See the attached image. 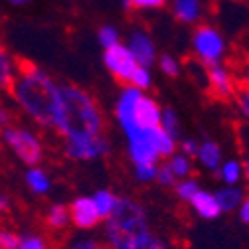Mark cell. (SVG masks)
Segmentation results:
<instances>
[{
	"label": "cell",
	"mask_w": 249,
	"mask_h": 249,
	"mask_svg": "<svg viewBox=\"0 0 249 249\" xmlns=\"http://www.w3.org/2000/svg\"><path fill=\"white\" fill-rule=\"evenodd\" d=\"M14 105L42 129L53 131V123L61 105V83L40 66L22 64L8 87Z\"/></svg>",
	"instance_id": "obj_1"
},
{
	"label": "cell",
	"mask_w": 249,
	"mask_h": 249,
	"mask_svg": "<svg viewBox=\"0 0 249 249\" xmlns=\"http://www.w3.org/2000/svg\"><path fill=\"white\" fill-rule=\"evenodd\" d=\"M105 131V113L87 89L75 83H61V105L53 123V133L61 139L97 137Z\"/></svg>",
	"instance_id": "obj_2"
},
{
	"label": "cell",
	"mask_w": 249,
	"mask_h": 249,
	"mask_svg": "<svg viewBox=\"0 0 249 249\" xmlns=\"http://www.w3.org/2000/svg\"><path fill=\"white\" fill-rule=\"evenodd\" d=\"M162 107L146 91L124 85L115 103V119L124 137L160 127Z\"/></svg>",
	"instance_id": "obj_3"
},
{
	"label": "cell",
	"mask_w": 249,
	"mask_h": 249,
	"mask_svg": "<svg viewBox=\"0 0 249 249\" xmlns=\"http://www.w3.org/2000/svg\"><path fill=\"white\" fill-rule=\"evenodd\" d=\"M146 230H150V226L142 204H139L135 198L129 196H119V204L115 212L103 222V243L115 249L123 241H127L129 237L139 235Z\"/></svg>",
	"instance_id": "obj_4"
},
{
	"label": "cell",
	"mask_w": 249,
	"mask_h": 249,
	"mask_svg": "<svg viewBox=\"0 0 249 249\" xmlns=\"http://www.w3.org/2000/svg\"><path fill=\"white\" fill-rule=\"evenodd\" d=\"M0 144L24 166H38L44 160V142L30 127L14 123L6 129H0Z\"/></svg>",
	"instance_id": "obj_5"
},
{
	"label": "cell",
	"mask_w": 249,
	"mask_h": 249,
	"mask_svg": "<svg viewBox=\"0 0 249 249\" xmlns=\"http://www.w3.org/2000/svg\"><path fill=\"white\" fill-rule=\"evenodd\" d=\"M192 52L200 66L212 68L217 64H226L228 42L215 26L198 24L192 34Z\"/></svg>",
	"instance_id": "obj_6"
},
{
	"label": "cell",
	"mask_w": 249,
	"mask_h": 249,
	"mask_svg": "<svg viewBox=\"0 0 249 249\" xmlns=\"http://www.w3.org/2000/svg\"><path fill=\"white\" fill-rule=\"evenodd\" d=\"M66 159L75 162H93L111 152V142L105 135L85 137V139H64L61 144Z\"/></svg>",
	"instance_id": "obj_7"
},
{
	"label": "cell",
	"mask_w": 249,
	"mask_h": 249,
	"mask_svg": "<svg viewBox=\"0 0 249 249\" xmlns=\"http://www.w3.org/2000/svg\"><path fill=\"white\" fill-rule=\"evenodd\" d=\"M206 87L210 91V95L217 101H231L235 91H237V79L228 64H217L212 68H206L204 73Z\"/></svg>",
	"instance_id": "obj_8"
},
{
	"label": "cell",
	"mask_w": 249,
	"mask_h": 249,
	"mask_svg": "<svg viewBox=\"0 0 249 249\" xmlns=\"http://www.w3.org/2000/svg\"><path fill=\"white\" fill-rule=\"evenodd\" d=\"M103 64H105L107 71L123 85H129L135 70L139 68L133 53L129 52V48L124 44H115V46L103 50Z\"/></svg>",
	"instance_id": "obj_9"
},
{
	"label": "cell",
	"mask_w": 249,
	"mask_h": 249,
	"mask_svg": "<svg viewBox=\"0 0 249 249\" xmlns=\"http://www.w3.org/2000/svg\"><path fill=\"white\" fill-rule=\"evenodd\" d=\"M70 210V220L71 226L79 231H91L95 230L97 226L103 224V220L99 217L95 204H93L91 196H77L68 204Z\"/></svg>",
	"instance_id": "obj_10"
},
{
	"label": "cell",
	"mask_w": 249,
	"mask_h": 249,
	"mask_svg": "<svg viewBox=\"0 0 249 249\" xmlns=\"http://www.w3.org/2000/svg\"><path fill=\"white\" fill-rule=\"evenodd\" d=\"M124 46L129 48V52L133 53V57H135V61L139 66L152 68L154 64H157V59H159L157 46H154L152 36L146 32L144 28H135L129 34V40Z\"/></svg>",
	"instance_id": "obj_11"
},
{
	"label": "cell",
	"mask_w": 249,
	"mask_h": 249,
	"mask_svg": "<svg viewBox=\"0 0 249 249\" xmlns=\"http://www.w3.org/2000/svg\"><path fill=\"white\" fill-rule=\"evenodd\" d=\"M172 16L184 26H198L204 18L202 0H172Z\"/></svg>",
	"instance_id": "obj_12"
},
{
	"label": "cell",
	"mask_w": 249,
	"mask_h": 249,
	"mask_svg": "<svg viewBox=\"0 0 249 249\" xmlns=\"http://www.w3.org/2000/svg\"><path fill=\"white\" fill-rule=\"evenodd\" d=\"M24 184L26 188L32 192L34 196H48L52 192V176L46 168H42L40 164L38 166H26V172H24Z\"/></svg>",
	"instance_id": "obj_13"
},
{
	"label": "cell",
	"mask_w": 249,
	"mask_h": 249,
	"mask_svg": "<svg viewBox=\"0 0 249 249\" xmlns=\"http://www.w3.org/2000/svg\"><path fill=\"white\" fill-rule=\"evenodd\" d=\"M188 204L194 210V213L198 217H202V220L212 222V220H217V217L222 215V210H220V206H217V200H215L213 192H208V190H202L200 188L192 196V200Z\"/></svg>",
	"instance_id": "obj_14"
},
{
	"label": "cell",
	"mask_w": 249,
	"mask_h": 249,
	"mask_svg": "<svg viewBox=\"0 0 249 249\" xmlns=\"http://www.w3.org/2000/svg\"><path fill=\"white\" fill-rule=\"evenodd\" d=\"M194 160H198V164L204 166L206 170L215 172L217 168H220V164L224 162V150L215 141H202Z\"/></svg>",
	"instance_id": "obj_15"
},
{
	"label": "cell",
	"mask_w": 249,
	"mask_h": 249,
	"mask_svg": "<svg viewBox=\"0 0 249 249\" xmlns=\"http://www.w3.org/2000/svg\"><path fill=\"white\" fill-rule=\"evenodd\" d=\"M115 249H176L172 247L166 239H162L160 235L152 233V230H146L139 235H133L129 237L127 241H123L119 247Z\"/></svg>",
	"instance_id": "obj_16"
},
{
	"label": "cell",
	"mask_w": 249,
	"mask_h": 249,
	"mask_svg": "<svg viewBox=\"0 0 249 249\" xmlns=\"http://www.w3.org/2000/svg\"><path fill=\"white\" fill-rule=\"evenodd\" d=\"M213 196L217 200V206H220L222 213H231V212H237L239 204L243 202L247 194L239 186H222L220 190L213 192Z\"/></svg>",
	"instance_id": "obj_17"
},
{
	"label": "cell",
	"mask_w": 249,
	"mask_h": 249,
	"mask_svg": "<svg viewBox=\"0 0 249 249\" xmlns=\"http://www.w3.org/2000/svg\"><path fill=\"white\" fill-rule=\"evenodd\" d=\"M20 68V61L0 44V91H8Z\"/></svg>",
	"instance_id": "obj_18"
},
{
	"label": "cell",
	"mask_w": 249,
	"mask_h": 249,
	"mask_svg": "<svg viewBox=\"0 0 249 249\" xmlns=\"http://www.w3.org/2000/svg\"><path fill=\"white\" fill-rule=\"evenodd\" d=\"M44 220H46V226H48L52 231H66V230L71 226L68 204H61V202L52 204V206L46 210Z\"/></svg>",
	"instance_id": "obj_19"
},
{
	"label": "cell",
	"mask_w": 249,
	"mask_h": 249,
	"mask_svg": "<svg viewBox=\"0 0 249 249\" xmlns=\"http://www.w3.org/2000/svg\"><path fill=\"white\" fill-rule=\"evenodd\" d=\"M91 200H93V204H95V210H97V213H99V217L103 222L115 212V208L119 204V196L113 190H107V188H101L97 192H93Z\"/></svg>",
	"instance_id": "obj_20"
},
{
	"label": "cell",
	"mask_w": 249,
	"mask_h": 249,
	"mask_svg": "<svg viewBox=\"0 0 249 249\" xmlns=\"http://www.w3.org/2000/svg\"><path fill=\"white\" fill-rule=\"evenodd\" d=\"M164 164L168 166V170L174 174L176 180L188 178V176H192V172H194V160L188 159L186 154L178 152V150L172 154V157H168V159L164 160Z\"/></svg>",
	"instance_id": "obj_21"
},
{
	"label": "cell",
	"mask_w": 249,
	"mask_h": 249,
	"mask_svg": "<svg viewBox=\"0 0 249 249\" xmlns=\"http://www.w3.org/2000/svg\"><path fill=\"white\" fill-rule=\"evenodd\" d=\"M215 172L220 176V180L224 182V186H237L243 178V162L235 160V159L224 160Z\"/></svg>",
	"instance_id": "obj_22"
},
{
	"label": "cell",
	"mask_w": 249,
	"mask_h": 249,
	"mask_svg": "<svg viewBox=\"0 0 249 249\" xmlns=\"http://www.w3.org/2000/svg\"><path fill=\"white\" fill-rule=\"evenodd\" d=\"M16 249H53V247L46 235H42L38 231H24V233H20Z\"/></svg>",
	"instance_id": "obj_23"
},
{
	"label": "cell",
	"mask_w": 249,
	"mask_h": 249,
	"mask_svg": "<svg viewBox=\"0 0 249 249\" xmlns=\"http://www.w3.org/2000/svg\"><path fill=\"white\" fill-rule=\"evenodd\" d=\"M198 190H200V182H198L194 176L182 178V180H178V182L174 184V192H176V196H178L182 202H186V204L192 200V196H194Z\"/></svg>",
	"instance_id": "obj_24"
},
{
	"label": "cell",
	"mask_w": 249,
	"mask_h": 249,
	"mask_svg": "<svg viewBox=\"0 0 249 249\" xmlns=\"http://www.w3.org/2000/svg\"><path fill=\"white\" fill-rule=\"evenodd\" d=\"M160 129H162L168 137H172L174 141H180V119H178L176 111H172V109H162Z\"/></svg>",
	"instance_id": "obj_25"
},
{
	"label": "cell",
	"mask_w": 249,
	"mask_h": 249,
	"mask_svg": "<svg viewBox=\"0 0 249 249\" xmlns=\"http://www.w3.org/2000/svg\"><path fill=\"white\" fill-rule=\"evenodd\" d=\"M103 241L91 237V235H71L61 245V249H101Z\"/></svg>",
	"instance_id": "obj_26"
},
{
	"label": "cell",
	"mask_w": 249,
	"mask_h": 249,
	"mask_svg": "<svg viewBox=\"0 0 249 249\" xmlns=\"http://www.w3.org/2000/svg\"><path fill=\"white\" fill-rule=\"evenodd\" d=\"M231 101L235 103V109H237L241 121L247 124V129H249V89L237 85V91H235V95H233Z\"/></svg>",
	"instance_id": "obj_27"
},
{
	"label": "cell",
	"mask_w": 249,
	"mask_h": 249,
	"mask_svg": "<svg viewBox=\"0 0 249 249\" xmlns=\"http://www.w3.org/2000/svg\"><path fill=\"white\" fill-rule=\"evenodd\" d=\"M97 42L101 44L103 50L115 46V44H121V34H119V30L111 24H103L99 30H97Z\"/></svg>",
	"instance_id": "obj_28"
},
{
	"label": "cell",
	"mask_w": 249,
	"mask_h": 249,
	"mask_svg": "<svg viewBox=\"0 0 249 249\" xmlns=\"http://www.w3.org/2000/svg\"><path fill=\"white\" fill-rule=\"evenodd\" d=\"M157 64H159V70H160L164 75H168V77H178L180 71H182L180 59H176V57L170 55V53H162V55H159Z\"/></svg>",
	"instance_id": "obj_29"
},
{
	"label": "cell",
	"mask_w": 249,
	"mask_h": 249,
	"mask_svg": "<svg viewBox=\"0 0 249 249\" xmlns=\"http://www.w3.org/2000/svg\"><path fill=\"white\" fill-rule=\"evenodd\" d=\"M121 2L127 10L142 12V10H160L162 6H166L168 0H121Z\"/></svg>",
	"instance_id": "obj_30"
},
{
	"label": "cell",
	"mask_w": 249,
	"mask_h": 249,
	"mask_svg": "<svg viewBox=\"0 0 249 249\" xmlns=\"http://www.w3.org/2000/svg\"><path fill=\"white\" fill-rule=\"evenodd\" d=\"M231 70H233V73H235L237 85L249 89V53H243L239 59H235L233 66H231Z\"/></svg>",
	"instance_id": "obj_31"
},
{
	"label": "cell",
	"mask_w": 249,
	"mask_h": 249,
	"mask_svg": "<svg viewBox=\"0 0 249 249\" xmlns=\"http://www.w3.org/2000/svg\"><path fill=\"white\" fill-rule=\"evenodd\" d=\"M131 87H137L141 91H148L152 87V73H150V68H144V66H139L129 81Z\"/></svg>",
	"instance_id": "obj_32"
},
{
	"label": "cell",
	"mask_w": 249,
	"mask_h": 249,
	"mask_svg": "<svg viewBox=\"0 0 249 249\" xmlns=\"http://www.w3.org/2000/svg\"><path fill=\"white\" fill-rule=\"evenodd\" d=\"M20 239V233L12 228L0 226V249H16Z\"/></svg>",
	"instance_id": "obj_33"
},
{
	"label": "cell",
	"mask_w": 249,
	"mask_h": 249,
	"mask_svg": "<svg viewBox=\"0 0 249 249\" xmlns=\"http://www.w3.org/2000/svg\"><path fill=\"white\" fill-rule=\"evenodd\" d=\"M157 170H159V164H141V166H133V172H135V178L142 184H148V182H154L157 178Z\"/></svg>",
	"instance_id": "obj_34"
},
{
	"label": "cell",
	"mask_w": 249,
	"mask_h": 249,
	"mask_svg": "<svg viewBox=\"0 0 249 249\" xmlns=\"http://www.w3.org/2000/svg\"><path fill=\"white\" fill-rule=\"evenodd\" d=\"M154 182H159L162 188H174V184L178 182L174 178V174L168 170V166L164 164V160L159 164V170H157V178H154Z\"/></svg>",
	"instance_id": "obj_35"
},
{
	"label": "cell",
	"mask_w": 249,
	"mask_h": 249,
	"mask_svg": "<svg viewBox=\"0 0 249 249\" xmlns=\"http://www.w3.org/2000/svg\"><path fill=\"white\" fill-rule=\"evenodd\" d=\"M198 146H200V141H196V139H192V137H188V139H180L178 141V152H182V154H186L188 159H192L194 160V157H196V152H198Z\"/></svg>",
	"instance_id": "obj_36"
},
{
	"label": "cell",
	"mask_w": 249,
	"mask_h": 249,
	"mask_svg": "<svg viewBox=\"0 0 249 249\" xmlns=\"http://www.w3.org/2000/svg\"><path fill=\"white\" fill-rule=\"evenodd\" d=\"M14 123H16L14 111L8 105L0 103V129H6V127H10V124H14Z\"/></svg>",
	"instance_id": "obj_37"
},
{
	"label": "cell",
	"mask_w": 249,
	"mask_h": 249,
	"mask_svg": "<svg viewBox=\"0 0 249 249\" xmlns=\"http://www.w3.org/2000/svg\"><path fill=\"white\" fill-rule=\"evenodd\" d=\"M237 215H239V220H241L245 226H249V196H245L243 202L239 204V208H237Z\"/></svg>",
	"instance_id": "obj_38"
},
{
	"label": "cell",
	"mask_w": 249,
	"mask_h": 249,
	"mask_svg": "<svg viewBox=\"0 0 249 249\" xmlns=\"http://www.w3.org/2000/svg\"><path fill=\"white\" fill-rule=\"evenodd\" d=\"M12 208V198L6 194V192H0V217L6 215Z\"/></svg>",
	"instance_id": "obj_39"
},
{
	"label": "cell",
	"mask_w": 249,
	"mask_h": 249,
	"mask_svg": "<svg viewBox=\"0 0 249 249\" xmlns=\"http://www.w3.org/2000/svg\"><path fill=\"white\" fill-rule=\"evenodd\" d=\"M10 4V6H26L30 4V0H0V4Z\"/></svg>",
	"instance_id": "obj_40"
},
{
	"label": "cell",
	"mask_w": 249,
	"mask_h": 249,
	"mask_svg": "<svg viewBox=\"0 0 249 249\" xmlns=\"http://www.w3.org/2000/svg\"><path fill=\"white\" fill-rule=\"evenodd\" d=\"M243 176H245L247 182H249V157H247V160L243 162Z\"/></svg>",
	"instance_id": "obj_41"
},
{
	"label": "cell",
	"mask_w": 249,
	"mask_h": 249,
	"mask_svg": "<svg viewBox=\"0 0 249 249\" xmlns=\"http://www.w3.org/2000/svg\"><path fill=\"white\" fill-rule=\"evenodd\" d=\"M101 249H111V247H107V245H105V243H103V247H101Z\"/></svg>",
	"instance_id": "obj_42"
},
{
	"label": "cell",
	"mask_w": 249,
	"mask_h": 249,
	"mask_svg": "<svg viewBox=\"0 0 249 249\" xmlns=\"http://www.w3.org/2000/svg\"><path fill=\"white\" fill-rule=\"evenodd\" d=\"M0 160H2V154H0Z\"/></svg>",
	"instance_id": "obj_43"
},
{
	"label": "cell",
	"mask_w": 249,
	"mask_h": 249,
	"mask_svg": "<svg viewBox=\"0 0 249 249\" xmlns=\"http://www.w3.org/2000/svg\"><path fill=\"white\" fill-rule=\"evenodd\" d=\"M243 2H249V0H243Z\"/></svg>",
	"instance_id": "obj_44"
}]
</instances>
